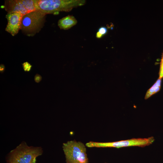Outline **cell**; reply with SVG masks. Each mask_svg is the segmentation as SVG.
<instances>
[{
    "label": "cell",
    "instance_id": "obj_1",
    "mask_svg": "<svg viewBox=\"0 0 163 163\" xmlns=\"http://www.w3.org/2000/svg\"><path fill=\"white\" fill-rule=\"evenodd\" d=\"M43 153L42 147L28 145L22 141L7 155V163H37L36 158Z\"/></svg>",
    "mask_w": 163,
    "mask_h": 163
},
{
    "label": "cell",
    "instance_id": "obj_2",
    "mask_svg": "<svg viewBox=\"0 0 163 163\" xmlns=\"http://www.w3.org/2000/svg\"><path fill=\"white\" fill-rule=\"evenodd\" d=\"M36 10L46 14H57L61 11L69 12L75 8L82 6L85 0H34Z\"/></svg>",
    "mask_w": 163,
    "mask_h": 163
},
{
    "label": "cell",
    "instance_id": "obj_3",
    "mask_svg": "<svg viewBox=\"0 0 163 163\" xmlns=\"http://www.w3.org/2000/svg\"><path fill=\"white\" fill-rule=\"evenodd\" d=\"M45 14L35 10L24 15L22 18L21 30L28 37H33L39 32L44 25Z\"/></svg>",
    "mask_w": 163,
    "mask_h": 163
},
{
    "label": "cell",
    "instance_id": "obj_4",
    "mask_svg": "<svg viewBox=\"0 0 163 163\" xmlns=\"http://www.w3.org/2000/svg\"><path fill=\"white\" fill-rule=\"evenodd\" d=\"M66 163H88L86 148L82 142L71 140L63 144Z\"/></svg>",
    "mask_w": 163,
    "mask_h": 163
},
{
    "label": "cell",
    "instance_id": "obj_5",
    "mask_svg": "<svg viewBox=\"0 0 163 163\" xmlns=\"http://www.w3.org/2000/svg\"><path fill=\"white\" fill-rule=\"evenodd\" d=\"M155 140L153 137L147 138H132L120 141L99 142L91 141L87 143L86 145L89 147H113L120 148L131 146L144 147L150 145Z\"/></svg>",
    "mask_w": 163,
    "mask_h": 163
},
{
    "label": "cell",
    "instance_id": "obj_6",
    "mask_svg": "<svg viewBox=\"0 0 163 163\" xmlns=\"http://www.w3.org/2000/svg\"><path fill=\"white\" fill-rule=\"evenodd\" d=\"M2 6L7 13L18 12L24 15L36 10L34 0H6Z\"/></svg>",
    "mask_w": 163,
    "mask_h": 163
},
{
    "label": "cell",
    "instance_id": "obj_7",
    "mask_svg": "<svg viewBox=\"0 0 163 163\" xmlns=\"http://www.w3.org/2000/svg\"><path fill=\"white\" fill-rule=\"evenodd\" d=\"M24 15L20 13H7L6 18L8 24L5 30L12 36L16 35L21 29L22 18Z\"/></svg>",
    "mask_w": 163,
    "mask_h": 163
},
{
    "label": "cell",
    "instance_id": "obj_8",
    "mask_svg": "<svg viewBox=\"0 0 163 163\" xmlns=\"http://www.w3.org/2000/svg\"><path fill=\"white\" fill-rule=\"evenodd\" d=\"M77 23V20L74 16L68 15L59 19L58 25L60 29L67 30L75 25Z\"/></svg>",
    "mask_w": 163,
    "mask_h": 163
},
{
    "label": "cell",
    "instance_id": "obj_9",
    "mask_svg": "<svg viewBox=\"0 0 163 163\" xmlns=\"http://www.w3.org/2000/svg\"><path fill=\"white\" fill-rule=\"evenodd\" d=\"M161 79L158 78L153 85L147 91L145 99H148L152 95L157 92L161 88Z\"/></svg>",
    "mask_w": 163,
    "mask_h": 163
},
{
    "label": "cell",
    "instance_id": "obj_10",
    "mask_svg": "<svg viewBox=\"0 0 163 163\" xmlns=\"http://www.w3.org/2000/svg\"><path fill=\"white\" fill-rule=\"evenodd\" d=\"M107 32V29L104 27H101L98 29L96 34V37L97 38H100L105 35Z\"/></svg>",
    "mask_w": 163,
    "mask_h": 163
},
{
    "label": "cell",
    "instance_id": "obj_11",
    "mask_svg": "<svg viewBox=\"0 0 163 163\" xmlns=\"http://www.w3.org/2000/svg\"><path fill=\"white\" fill-rule=\"evenodd\" d=\"M22 67L25 72H29L31 69L32 66L28 62H26L22 63Z\"/></svg>",
    "mask_w": 163,
    "mask_h": 163
},
{
    "label": "cell",
    "instance_id": "obj_12",
    "mask_svg": "<svg viewBox=\"0 0 163 163\" xmlns=\"http://www.w3.org/2000/svg\"><path fill=\"white\" fill-rule=\"evenodd\" d=\"M159 77L162 78L163 77V53L162 54L161 61L160 63V67L159 71Z\"/></svg>",
    "mask_w": 163,
    "mask_h": 163
},
{
    "label": "cell",
    "instance_id": "obj_13",
    "mask_svg": "<svg viewBox=\"0 0 163 163\" xmlns=\"http://www.w3.org/2000/svg\"><path fill=\"white\" fill-rule=\"evenodd\" d=\"M42 77L40 74H36L34 77V80L37 83H39L42 80Z\"/></svg>",
    "mask_w": 163,
    "mask_h": 163
},
{
    "label": "cell",
    "instance_id": "obj_14",
    "mask_svg": "<svg viewBox=\"0 0 163 163\" xmlns=\"http://www.w3.org/2000/svg\"><path fill=\"white\" fill-rule=\"evenodd\" d=\"M5 70V66L3 64H1L0 65V72L3 73Z\"/></svg>",
    "mask_w": 163,
    "mask_h": 163
}]
</instances>
